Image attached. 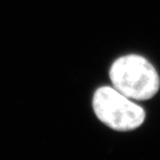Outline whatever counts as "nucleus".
Masks as SVG:
<instances>
[{"mask_svg":"<svg viewBox=\"0 0 160 160\" xmlns=\"http://www.w3.org/2000/svg\"><path fill=\"white\" fill-rule=\"evenodd\" d=\"M109 76L114 88L132 100L150 99L160 88V78L154 67L136 54L117 59L110 68Z\"/></svg>","mask_w":160,"mask_h":160,"instance_id":"1","label":"nucleus"},{"mask_svg":"<svg viewBox=\"0 0 160 160\" xmlns=\"http://www.w3.org/2000/svg\"><path fill=\"white\" fill-rule=\"evenodd\" d=\"M96 116L110 128L130 131L138 128L146 119L145 110L115 88L100 87L93 97Z\"/></svg>","mask_w":160,"mask_h":160,"instance_id":"2","label":"nucleus"}]
</instances>
